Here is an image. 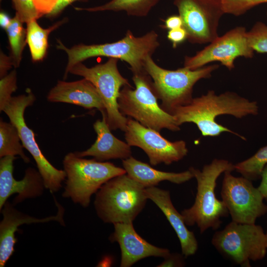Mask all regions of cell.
Masks as SVG:
<instances>
[{"mask_svg": "<svg viewBox=\"0 0 267 267\" xmlns=\"http://www.w3.org/2000/svg\"><path fill=\"white\" fill-rule=\"evenodd\" d=\"M267 165V145L260 148L250 158L234 164V168L242 177L252 181L261 178Z\"/></svg>", "mask_w": 267, "mask_h": 267, "instance_id": "cell-27", "label": "cell"}, {"mask_svg": "<svg viewBox=\"0 0 267 267\" xmlns=\"http://www.w3.org/2000/svg\"><path fill=\"white\" fill-rule=\"evenodd\" d=\"M132 79L135 88L126 85L120 91L118 103L121 113L159 132L163 129L180 130L174 116L158 104L151 78L146 71L134 74Z\"/></svg>", "mask_w": 267, "mask_h": 267, "instance_id": "cell-5", "label": "cell"}, {"mask_svg": "<svg viewBox=\"0 0 267 267\" xmlns=\"http://www.w3.org/2000/svg\"><path fill=\"white\" fill-rule=\"evenodd\" d=\"M66 179L62 196L83 207H88L91 195L110 179L126 174L124 169L113 163L87 159L75 152L67 154L63 160Z\"/></svg>", "mask_w": 267, "mask_h": 267, "instance_id": "cell-7", "label": "cell"}, {"mask_svg": "<svg viewBox=\"0 0 267 267\" xmlns=\"http://www.w3.org/2000/svg\"></svg>", "mask_w": 267, "mask_h": 267, "instance_id": "cell-40", "label": "cell"}, {"mask_svg": "<svg viewBox=\"0 0 267 267\" xmlns=\"http://www.w3.org/2000/svg\"><path fill=\"white\" fill-rule=\"evenodd\" d=\"M114 232L110 239L118 243L121 251V267H130L142 259L149 257L167 258L169 250L153 245L135 231L133 222L116 223Z\"/></svg>", "mask_w": 267, "mask_h": 267, "instance_id": "cell-17", "label": "cell"}, {"mask_svg": "<svg viewBox=\"0 0 267 267\" xmlns=\"http://www.w3.org/2000/svg\"><path fill=\"white\" fill-rule=\"evenodd\" d=\"M32 20L27 23L26 41L34 62L43 60L48 47V39L49 34L68 21L64 18L47 28L41 27L37 22Z\"/></svg>", "mask_w": 267, "mask_h": 267, "instance_id": "cell-22", "label": "cell"}, {"mask_svg": "<svg viewBox=\"0 0 267 267\" xmlns=\"http://www.w3.org/2000/svg\"><path fill=\"white\" fill-rule=\"evenodd\" d=\"M165 259L160 267H183L184 262L181 255L178 254H170Z\"/></svg>", "mask_w": 267, "mask_h": 267, "instance_id": "cell-34", "label": "cell"}, {"mask_svg": "<svg viewBox=\"0 0 267 267\" xmlns=\"http://www.w3.org/2000/svg\"><path fill=\"white\" fill-rule=\"evenodd\" d=\"M248 37L254 51L267 53V25L266 24L257 22L248 32Z\"/></svg>", "mask_w": 267, "mask_h": 267, "instance_id": "cell-28", "label": "cell"}, {"mask_svg": "<svg viewBox=\"0 0 267 267\" xmlns=\"http://www.w3.org/2000/svg\"><path fill=\"white\" fill-rule=\"evenodd\" d=\"M225 13L236 16L242 15L251 8L267 0H220Z\"/></svg>", "mask_w": 267, "mask_h": 267, "instance_id": "cell-29", "label": "cell"}, {"mask_svg": "<svg viewBox=\"0 0 267 267\" xmlns=\"http://www.w3.org/2000/svg\"><path fill=\"white\" fill-rule=\"evenodd\" d=\"M24 147L16 127L10 122L0 121V157L19 156L25 163L30 162L23 150Z\"/></svg>", "mask_w": 267, "mask_h": 267, "instance_id": "cell-24", "label": "cell"}, {"mask_svg": "<svg viewBox=\"0 0 267 267\" xmlns=\"http://www.w3.org/2000/svg\"><path fill=\"white\" fill-rule=\"evenodd\" d=\"M148 199L152 201L162 211L179 239L182 254L187 257L195 254L198 244L194 233L186 227L182 215L173 205L169 191L157 187L145 188Z\"/></svg>", "mask_w": 267, "mask_h": 267, "instance_id": "cell-19", "label": "cell"}, {"mask_svg": "<svg viewBox=\"0 0 267 267\" xmlns=\"http://www.w3.org/2000/svg\"><path fill=\"white\" fill-rule=\"evenodd\" d=\"M17 89V72L12 70L0 80V111L3 109L12 98V94Z\"/></svg>", "mask_w": 267, "mask_h": 267, "instance_id": "cell-30", "label": "cell"}, {"mask_svg": "<svg viewBox=\"0 0 267 267\" xmlns=\"http://www.w3.org/2000/svg\"><path fill=\"white\" fill-rule=\"evenodd\" d=\"M118 62V59L109 58L105 63L90 68L80 62L71 68L69 73L81 76L94 85L104 103L110 130L124 132L128 118L120 111L118 99L121 88L130 84L120 73Z\"/></svg>", "mask_w": 267, "mask_h": 267, "instance_id": "cell-9", "label": "cell"}, {"mask_svg": "<svg viewBox=\"0 0 267 267\" xmlns=\"http://www.w3.org/2000/svg\"><path fill=\"white\" fill-rule=\"evenodd\" d=\"M197 181V192L193 205L183 210L181 214L186 225H197L201 233L209 228L218 229L221 218L228 215L223 201L215 194L217 180L226 171L235 170L234 165L225 159H214L204 166L202 170L190 167Z\"/></svg>", "mask_w": 267, "mask_h": 267, "instance_id": "cell-3", "label": "cell"}, {"mask_svg": "<svg viewBox=\"0 0 267 267\" xmlns=\"http://www.w3.org/2000/svg\"><path fill=\"white\" fill-rule=\"evenodd\" d=\"M56 48L63 50L68 56L63 79H66L71 68L76 64L91 57L105 56L126 62L133 74L145 71L144 62L159 46L157 33L151 30L140 37L135 36L128 30L122 39L113 43L86 44H80L70 48L57 40Z\"/></svg>", "mask_w": 267, "mask_h": 267, "instance_id": "cell-2", "label": "cell"}, {"mask_svg": "<svg viewBox=\"0 0 267 267\" xmlns=\"http://www.w3.org/2000/svg\"><path fill=\"white\" fill-rule=\"evenodd\" d=\"M58 0H12L16 11L15 16L22 22L27 23L38 20L51 12Z\"/></svg>", "mask_w": 267, "mask_h": 267, "instance_id": "cell-25", "label": "cell"}, {"mask_svg": "<svg viewBox=\"0 0 267 267\" xmlns=\"http://www.w3.org/2000/svg\"><path fill=\"white\" fill-rule=\"evenodd\" d=\"M145 188L127 174L106 182L96 193L94 207L104 222H133L148 199Z\"/></svg>", "mask_w": 267, "mask_h": 267, "instance_id": "cell-4", "label": "cell"}, {"mask_svg": "<svg viewBox=\"0 0 267 267\" xmlns=\"http://www.w3.org/2000/svg\"><path fill=\"white\" fill-rule=\"evenodd\" d=\"M50 102L72 104L88 109L105 111L101 97L94 85L84 78L73 82L58 80L47 96Z\"/></svg>", "mask_w": 267, "mask_h": 267, "instance_id": "cell-18", "label": "cell"}, {"mask_svg": "<svg viewBox=\"0 0 267 267\" xmlns=\"http://www.w3.org/2000/svg\"><path fill=\"white\" fill-rule=\"evenodd\" d=\"M36 98L30 89L27 94L12 96L3 111L10 122L17 128L22 145L35 160L41 174L45 188L53 193L59 190L62 182L66 178L64 170L55 168L43 154L37 143L35 134L27 125L24 112L27 107L33 105Z\"/></svg>", "mask_w": 267, "mask_h": 267, "instance_id": "cell-10", "label": "cell"}, {"mask_svg": "<svg viewBox=\"0 0 267 267\" xmlns=\"http://www.w3.org/2000/svg\"><path fill=\"white\" fill-rule=\"evenodd\" d=\"M257 102L226 91L217 95L213 90L206 94L193 98L188 104L177 108L172 113L178 125L193 123L203 136H217L223 132L237 135L243 140L244 136L218 123L216 118L222 115H230L241 119L249 115L258 114Z\"/></svg>", "mask_w": 267, "mask_h": 267, "instance_id": "cell-1", "label": "cell"}, {"mask_svg": "<svg viewBox=\"0 0 267 267\" xmlns=\"http://www.w3.org/2000/svg\"><path fill=\"white\" fill-rule=\"evenodd\" d=\"M58 209L56 215L39 219L30 216L17 210L6 201L0 210L3 219L0 223V267H3L14 251L16 242L15 233L18 227L23 224L43 223L52 221H57L64 225L63 215L64 209L56 201Z\"/></svg>", "mask_w": 267, "mask_h": 267, "instance_id": "cell-16", "label": "cell"}, {"mask_svg": "<svg viewBox=\"0 0 267 267\" xmlns=\"http://www.w3.org/2000/svg\"><path fill=\"white\" fill-rule=\"evenodd\" d=\"M162 26L164 29L170 30L182 27L183 23L179 15H173L168 17Z\"/></svg>", "mask_w": 267, "mask_h": 267, "instance_id": "cell-35", "label": "cell"}, {"mask_svg": "<svg viewBox=\"0 0 267 267\" xmlns=\"http://www.w3.org/2000/svg\"></svg>", "mask_w": 267, "mask_h": 267, "instance_id": "cell-39", "label": "cell"}, {"mask_svg": "<svg viewBox=\"0 0 267 267\" xmlns=\"http://www.w3.org/2000/svg\"><path fill=\"white\" fill-rule=\"evenodd\" d=\"M173 3L190 43L206 44L219 37V21L225 14L220 0H174Z\"/></svg>", "mask_w": 267, "mask_h": 267, "instance_id": "cell-12", "label": "cell"}, {"mask_svg": "<svg viewBox=\"0 0 267 267\" xmlns=\"http://www.w3.org/2000/svg\"><path fill=\"white\" fill-rule=\"evenodd\" d=\"M124 132L128 144L142 149L152 165L160 163L170 165L181 160L187 154L188 149L184 140L169 141L159 132L145 127L131 118L128 119Z\"/></svg>", "mask_w": 267, "mask_h": 267, "instance_id": "cell-14", "label": "cell"}, {"mask_svg": "<svg viewBox=\"0 0 267 267\" xmlns=\"http://www.w3.org/2000/svg\"><path fill=\"white\" fill-rule=\"evenodd\" d=\"M161 0H111L106 3L88 8L75 7L78 11L89 12L104 11H125L130 16H146Z\"/></svg>", "mask_w": 267, "mask_h": 267, "instance_id": "cell-23", "label": "cell"}, {"mask_svg": "<svg viewBox=\"0 0 267 267\" xmlns=\"http://www.w3.org/2000/svg\"><path fill=\"white\" fill-rule=\"evenodd\" d=\"M23 23L15 15L9 26L5 30L8 37L10 50V56L13 66L18 68L22 59V54L27 44L26 29Z\"/></svg>", "mask_w": 267, "mask_h": 267, "instance_id": "cell-26", "label": "cell"}, {"mask_svg": "<svg viewBox=\"0 0 267 267\" xmlns=\"http://www.w3.org/2000/svg\"><path fill=\"white\" fill-rule=\"evenodd\" d=\"M261 182L258 188L265 199L267 200V165L264 168L261 175Z\"/></svg>", "mask_w": 267, "mask_h": 267, "instance_id": "cell-36", "label": "cell"}, {"mask_svg": "<svg viewBox=\"0 0 267 267\" xmlns=\"http://www.w3.org/2000/svg\"><path fill=\"white\" fill-rule=\"evenodd\" d=\"M167 38L172 44L173 48L177 46L187 39V34L183 27L169 30L167 33Z\"/></svg>", "mask_w": 267, "mask_h": 267, "instance_id": "cell-31", "label": "cell"}, {"mask_svg": "<svg viewBox=\"0 0 267 267\" xmlns=\"http://www.w3.org/2000/svg\"><path fill=\"white\" fill-rule=\"evenodd\" d=\"M16 158L13 156L0 158V210L9 197L13 194H17L14 200V202L17 204L26 199L41 196L45 187L39 172L32 168H28L25 170L21 180H16L13 176V162Z\"/></svg>", "mask_w": 267, "mask_h": 267, "instance_id": "cell-15", "label": "cell"}, {"mask_svg": "<svg viewBox=\"0 0 267 267\" xmlns=\"http://www.w3.org/2000/svg\"><path fill=\"white\" fill-rule=\"evenodd\" d=\"M13 66L12 59L10 56L5 54L1 50L0 53V78L8 74V71Z\"/></svg>", "mask_w": 267, "mask_h": 267, "instance_id": "cell-33", "label": "cell"}, {"mask_svg": "<svg viewBox=\"0 0 267 267\" xmlns=\"http://www.w3.org/2000/svg\"><path fill=\"white\" fill-rule=\"evenodd\" d=\"M210 43L194 55L186 56L183 67L196 70L212 62L219 61L230 70L234 68V62L237 57L251 58L254 56V50L244 27H236Z\"/></svg>", "mask_w": 267, "mask_h": 267, "instance_id": "cell-13", "label": "cell"}, {"mask_svg": "<svg viewBox=\"0 0 267 267\" xmlns=\"http://www.w3.org/2000/svg\"><path fill=\"white\" fill-rule=\"evenodd\" d=\"M211 243L222 256L242 267L263 259L267 252L265 233L256 223L231 221L214 233Z\"/></svg>", "mask_w": 267, "mask_h": 267, "instance_id": "cell-8", "label": "cell"}, {"mask_svg": "<svg viewBox=\"0 0 267 267\" xmlns=\"http://www.w3.org/2000/svg\"><path fill=\"white\" fill-rule=\"evenodd\" d=\"M219 67L214 64L196 70L183 67L171 70L158 66L152 56L146 58L144 66L151 78L156 96L162 101L161 108L171 115L177 108L191 101L195 84L201 79L210 78L212 73Z\"/></svg>", "mask_w": 267, "mask_h": 267, "instance_id": "cell-6", "label": "cell"}, {"mask_svg": "<svg viewBox=\"0 0 267 267\" xmlns=\"http://www.w3.org/2000/svg\"><path fill=\"white\" fill-rule=\"evenodd\" d=\"M122 164L126 174L144 188L155 186L164 180L180 184L194 178L189 169L180 173L163 172L132 156L123 160Z\"/></svg>", "mask_w": 267, "mask_h": 267, "instance_id": "cell-21", "label": "cell"}, {"mask_svg": "<svg viewBox=\"0 0 267 267\" xmlns=\"http://www.w3.org/2000/svg\"><path fill=\"white\" fill-rule=\"evenodd\" d=\"M12 19L7 13L3 11H1L0 12V27L5 30L10 24Z\"/></svg>", "mask_w": 267, "mask_h": 267, "instance_id": "cell-37", "label": "cell"}, {"mask_svg": "<svg viewBox=\"0 0 267 267\" xmlns=\"http://www.w3.org/2000/svg\"><path fill=\"white\" fill-rule=\"evenodd\" d=\"M101 113L102 119L96 120L93 125L97 135L95 142L88 149L76 152V154L80 157L92 156L99 161L114 159L124 160L130 157L131 146L112 134L107 122L106 112Z\"/></svg>", "mask_w": 267, "mask_h": 267, "instance_id": "cell-20", "label": "cell"}, {"mask_svg": "<svg viewBox=\"0 0 267 267\" xmlns=\"http://www.w3.org/2000/svg\"><path fill=\"white\" fill-rule=\"evenodd\" d=\"M265 236H266V247H267V231L265 233Z\"/></svg>", "mask_w": 267, "mask_h": 267, "instance_id": "cell-38", "label": "cell"}, {"mask_svg": "<svg viewBox=\"0 0 267 267\" xmlns=\"http://www.w3.org/2000/svg\"><path fill=\"white\" fill-rule=\"evenodd\" d=\"M230 171L224 172L221 191L222 200L232 221L241 223H255L259 218L267 213V205L262 193L250 180L236 177Z\"/></svg>", "mask_w": 267, "mask_h": 267, "instance_id": "cell-11", "label": "cell"}, {"mask_svg": "<svg viewBox=\"0 0 267 267\" xmlns=\"http://www.w3.org/2000/svg\"><path fill=\"white\" fill-rule=\"evenodd\" d=\"M89 0H58L54 8L50 13L45 16L48 18H54L59 15L69 5L77 1H87Z\"/></svg>", "mask_w": 267, "mask_h": 267, "instance_id": "cell-32", "label": "cell"}]
</instances>
